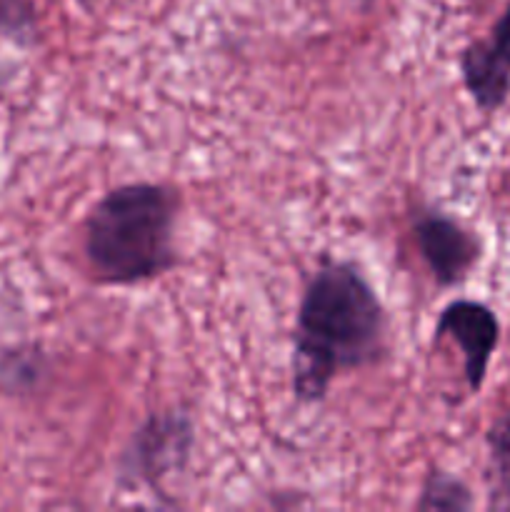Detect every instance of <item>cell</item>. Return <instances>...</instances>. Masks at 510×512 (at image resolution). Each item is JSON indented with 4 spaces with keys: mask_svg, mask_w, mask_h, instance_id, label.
<instances>
[{
    "mask_svg": "<svg viewBox=\"0 0 510 512\" xmlns=\"http://www.w3.org/2000/svg\"><path fill=\"white\" fill-rule=\"evenodd\" d=\"M388 355V313L348 260H325L308 278L293 328L290 385L303 405L323 403L333 380L373 368Z\"/></svg>",
    "mask_w": 510,
    "mask_h": 512,
    "instance_id": "6da1fadb",
    "label": "cell"
},
{
    "mask_svg": "<svg viewBox=\"0 0 510 512\" xmlns=\"http://www.w3.org/2000/svg\"><path fill=\"white\" fill-rule=\"evenodd\" d=\"M180 193L165 183H128L108 190L85 218L83 253L100 285H143L178 265L175 228Z\"/></svg>",
    "mask_w": 510,
    "mask_h": 512,
    "instance_id": "7a4b0ae2",
    "label": "cell"
},
{
    "mask_svg": "<svg viewBox=\"0 0 510 512\" xmlns=\"http://www.w3.org/2000/svg\"><path fill=\"white\" fill-rule=\"evenodd\" d=\"M195 430L193 418L183 410L153 413L133 433L130 443L120 453L118 485L120 488H150L153 495L165 493V480L183 473L193 453Z\"/></svg>",
    "mask_w": 510,
    "mask_h": 512,
    "instance_id": "3957f363",
    "label": "cell"
},
{
    "mask_svg": "<svg viewBox=\"0 0 510 512\" xmlns=\"http://www.w3.org/2000/svg\"><path fill=\"white\" fill-rule=\"evenodd\" d=\"M413 240L438 288H458L483 260V238L438 208L413 215Z\"/></svg>",
    "mask_w": 510,
    "mask_h": 512,
    "instance_id": "277c9868",
    "label": "cell"
},
{
    "mask_svg": "<svg viewBox=\"0 0 510 512\" xmlns=\"http://www.w3.org/2000/svg\"><path fill=\"white\" fill-rule=\"evenodd\" d=\"M450 338L463 353V375L468 390L480 393L488 378L490 360L500 345V318L490 305L470 298H455L440 310L433 340Z\"/></svg>",
    "mask_w": 510,
    "mask_h": 512,
    "instance_id": "5b68a950",
    "label": "cell"
},
{
    "mask_svg": "<svg viewBox=\"0 0 510 512\" xmlns=\"http://www.w3.org/2000/svg\"><path fill=\"white\" fill-rule=\"evenodd\" d=\"M460 80L468 90L475 108L485 115H493L510 98V70L490 53L485 38L473 40L460 50L458 58Z\"/></svg>",
    "mask_w": 510,
    "mask_h": 512,
    "instance_id": "8992f818",
    "label": "cell"
},
{
    "mask_svg": "<svg viewBox=\"0 0 510 512\" xmlns=\"http://www.w3.org/2000/svg\"><path fill=\"white\" fill-rule=\"evenodd\" d=\"M485 488L488 510L510 512V408L500 410L485 430Z\"/></svg>",
    "mask_w": 510,
    "mask_h": 512,
    "instance_id": "52a82bcc",
    "label": "cell"
},
{
    "mask_svg": "<svg viewBox=\"0 0 510 512\" xmlns=\"http://www.w3.org/2000/svg\"><path fill=\"white\" fill-rule=\"evenodd\" d=\"M475 508V495L470 493L468 485L458 475L448 470L433 468L425 478L420 498L415 503V510H448V512H465Z\"/></svg>",
    "mask_w": 510,
    "mask_h": 512,
    "instance_id": "ba28073f",
    "label": "cell"
},
{
    "mask_svg": "<svg viewBox=\"0 0 510 512\" xmlns=\"http://www.w3.org/2000/svg\"><path fill=\"white\" fill-rule=\"evenodd\" d=\"M490 48V53L510 70V0L505 3L503 13L498 15V20L493 23V30H490V38L485 40Z\"/></svg>",
    "mask_w": 510,
    "mask_h": 512,
    "instance_id": "9c48e42d",
    "label": "cell"
}]
</instances>
